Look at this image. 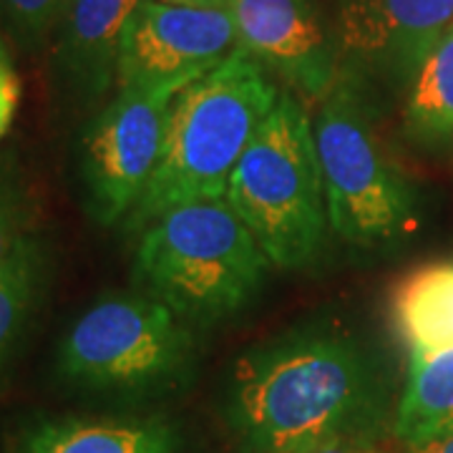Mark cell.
I'll return each mask as SVG.
<instances>
[{
	"mask_svg": "<svg viewBox=\"0 0 453 453\" xmlns=\"http://www.w3.org/2000/svg\"><path fill=\"white\" fill-rule=\"evenodd\" d=\"M225 413L244 453H310L383 428V386L356 338L303 327L237 360Z\"/></svg>",
	"mask_w": 453,
	"mask_h": 453,
	"instance_id": "cell-1",
	"label": "cell"
},
{
	"mask_svg": "<svg viewBox=\"0 0 453 453\" xmlns=\"http://www.w3.org/2000/svg\"><path fill=\"white\" fill-rule=\"evenodd\" d=\"M280 94L270 73L240 49L187 83L169 106L162 157L127 217L129 226L144 229L184 202L225 199L234 166Z\"/></svg>",
	"mask_w": 453,
	"mask_h": 453,
	"instance_id": "cell-2",
	"label": "cell"
},
{
	"mask_svg": "<svg viewBox=\"0 0 453 453\" xmlns=\"http://www.w3.org/2000/svg\"><path fill=\"white\" fill-rule=\"evenodd\" d=\"M273 262L226 199H196L142 229L134 277L184 323H217L250 305Z\"/></svg>",
	"mask_w": 453,
	"mask_h": 453,
	"instance_id": "cell-3",
	"label": "cell"
},
{
	"mask_svg": "<svg viewBox=\"0 0 453 453\" xmlns=\"http://www.w3.org/2000/svg\"><path fill=\"white\" fill-rule=\"evenodd\" d=\"M226 202L257 240L273 267L300 270L323 252L330 211L308 109L280 94L237 162Z\"/></svg>",
	"mask_w": 453,
	"mask_h": 453,
	"instance_id": "cell-4",
	"label": "cell"
},
{
	"mask_svg": "<svg viewBox=\"0 0 453 453\" xmlns=\"http://www.w3.org/2000/svg\"><path fill=\"white\" fill-rule=\"evenodd\" d=\"M330 229L357 250H383L416 226L411 181L388 157L365 96L345 71L312 119Z\"/></svg>",
	"mask_w": 453,
	"mask_h": 453,
	"instance_id": "cell-5",
	"label": "cell"
},
{
	"mask_svg": "<svg viewBox=\"0 0 453 453\" xmlns=\"http://www.w3.org/2000/svg\"><path fill=\"white\" fill-rule=\"evenodd\" d=\"M195 365L189 323L149 295H106L64 333L58 375L88 390L157 393Z\"/></svg>",
	"mask_w": 453,
	"mask_h": 453,
	"instance_id": "cell-6",
	"label": "cell"
},
{
	"mask_svg": "<svg viewBox=\"0 0 453 453\" xmlns=\"http://www.w3.org/2000/svg\"><path fill=\"white\" fill-rule=\"evenodd\" d=\"M179 86H129L88 121L79 144L86 210L98 225L127 219L162 157L169 106Z\"/></svg>",
	"mask_w": 453,
	"mask_h": 453,
	"instance_id": "cell-7",
	"label": "cell"
},
{
	"mask_svg": "<svg viewBox=\"0 0 453 453\" xmlns=\"http://www.w3.org/2000/svg\"><path fill=\"white\" fill-rule=\"evenodd\" d=\"M237 50L229 8L139 0L121 35L116 88L179 86L210 73Z\"/></svg>",
	"mask_w": 453,
	"mask_h": 453,
	"instance_id": "cell-8",
	"label": "cell"
},
{
	"mask_svg": "<svg viewBox=\"0 0 453 453\" xmlns=\"http://www.w3.org/2000/svg\"><path fill=\"white\" fill-rule=\"evenodd\" d=\"M237 49L295 94L323 101L342 73L333 28L315 0H232Z\"/></svg>",
	"mask_w": 453,
	"mask_h": 453,
	"instance_id": "cell-9",
	"label": "cell"
},
{
	"mask_svg": "<svg viewBox=\"0 0 453 453\" xmlns=\"http://www.w3.org/2000/svg\"><path fill=\"white\" fill-rule=\"evenodd\" d=\"M340 61L357 73L408 83L453 28V0H327Z\"/></svg>",
	"mask_w": 453,
	"mask_h": 453,
	"instance_id": "cell-10",
	"label": "cell"
},
{
	"mask_svg": "<svg viewBox=\"0 0 453 453\" xmlns=\"http://www.w3.org/2000/svg\"><path fill=\"white\" fill-rule=\"evenodd\" d=\"M139 0H71L56 31L53 76L68 101L88 109L116 83L121 35Z\"/></svg>",
	"mask_w": 453,
	"mask_h": 453,
	"instance_id": "cell-11",
	"label": "cell"
},
{
	"mask_svg": "<svg viewBox=\"0 0 453 453\" xmlns=\"http://www.w3.org/2000/svg\"><path fill=\"white\" fill-rule=\"evenodd\" d=\"M179 431L162 416H43L20 428L13 453H179Z\"/></svg>",
	"mask_w": 453,
	"mask_h": 453,
	"instance_id": "cell-12",
	"label": "cell"
},
{
	"mask_svg": "<svg viewBox=\"0 0 453 453\" xmlns=\"http://www.w3.org/2000/svg\"><path fill=\"white\" fill-rule=\"evenodd\" d=\"M390 315L408 356L453 348V259L411 270L393 290Z\"/></svg>",
	"mask_w": 453,
	"mask_h": 453,
	"instance_id": "cell-13",
	"label": "cell"
},
{
	"mask_svg": "<svg viewBox=\"0 0 453 453\" xmlns=\"http://www.w3.org/2000/svg\"><path fill=\"white\" fill-rule=\"evenodd\" d=\"M393 434L403 446L453 434V348L411 356Z\"/></svg>",
	"mask_w": 453,
	"mask_h": 453,
	"instance_id": "cell-14",
	"label": "cell"
},
{
	"mask_svg": "<svg viewBox=\"0 0 453 453\" xmlns=\"http://www.w3.org/2000/svg\"><path fill=\"white\" fill-rule=\"evenodd\" d=\"M403 131L416 144H453V28L438 38L405 83Z\"/></svg>",
	"mask_w": 453,
	"mask_h": 453,
	"instance_id": "cell-15",
	"label": "cell"
},
{
	"mask_svg": "<svg viewBox=\"0 0 453 453\" xmlns=\"http://www.w3.org/2000/svg\"><path fill=\"white\" fill-rule=\"evenodd\" d=\"M50 280L49 247L28 237L0 270V372L26 335Z\"/></svg>",
	"mask_w": 453,
	"mask_h": 453,
	"instance_id": "cell-16",
	"label": "cell"
},
{
	"mask_svg": "<svg viewBox=\"0 0 453 453\" xmlns=\"http://www.w3.org/2000/svg\"><path fill=\"white\" fill-rule=\"evenodd\" d=\"M33 211L23 184L11 172L0 169V270L33 237Z\"/></svg>",
	"mask_w": 453,
	"mask_h": 453,
	"instance_id": "cell-17",
	"label": "cell"
},
{
	"mask_svg": "<svg viewBox=\"0 0 453 453\" xmlns=\"http://www.w3.org/2000/svg\"><path fill=\"white\" fill-rule=\"evenodd\" d=\"M0 5L23 38L43 41L58 31L71 0H0Z\"/></svg>",
	"mask_w": 453,
	"mask_h": 453,
	"instance_id": "cell-18",
	"label": "cell"
},
{
	"mask_svg": "<svg viewBox=\"0 0 453 453\" xmlns=\"http://www.w3.org/2000/svg\"><path fill=\"white\" fill-rule=\"evenodd\" d=\"M310 453H386L383 449V428L375 431H357L333 438Z\"/></svg>",
	"mask_w": 453,
	"mask_h": 453,
	"instance_id": "cell-19",
	"label": "cell"
},
{
	"mask_svg": "<svg viewBox=\"0 0 453 453\" xmlns=\"http://www.w3.org/2000/svg\"><path fill=\"white\" fill-rule=\"evenodd\" d=\"M20 101V81L8 61L0 64V142L8 134Z\"/></svg>",
	"mask_w": 453,
	"mask_h": 453,
	"instance_id": "cell-20",
	"label": "cell"
},
{
	"mask_svg": "<svg viewBox=\"0 0 453 453\" xmlns=\"http://www.w3.org/2000/svg\"><path fill=\"white\" fill-rule=\"evenodd\" d=\"M405 453H453V434L416 446H405Z\"/></svg>",
	"mask_w": 453,
	"mask_h": 453,
	"instance_id": "cell-21",
	"label": "cell"
},
{
	"mask_svg": "<svg viewBox=\"0 0 453 453\" xmlns=\"http://www.w3.org/2000/svg\"><path fill=\"white\" fill-rule=\"evenodd\" d=\"M169 5H189V8H229L232 0H159Z\"/></svg>",
	"mask_w": 453,
	"mask_h": 453,
	"instance_id": "cell-22",
	"label": "cell"
},
{
	"mask_svg": "<svg viewBox=\"0 0 453 453\" xmlns=\"http://www.w3.org/2000/svg\"><path fill=\"white\" fill-rule=\"evenodd\" d=\"M3 61H8V56H5V46H3V41H0V64Z\"/></svg>",
	"mask_w": 453,
	"mask_h": 453,
	"instance_id": "cell-23",
	"label": "cell"
}]
</instances>
